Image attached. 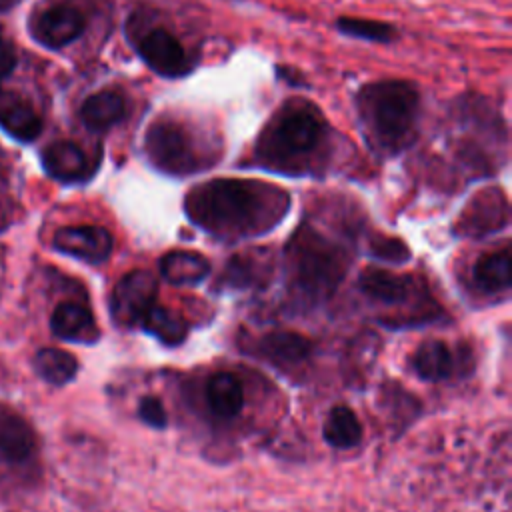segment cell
<instances>
[{
  "label": "cell",
  "mask_w": 512,
  "mask_h": 512,
  "mask_svg": "<svg viewBox=\"0 0 512 512\" xmlns=\"http://www.w3.org/2000/svg\"><path fill=\"white\" fill-rule=\"evenodd\" d=\"M34 428L18 412L0 408V458L8 464H24L36 452Z\"/></svg>",
  "instance_id": "16"
},
{
  "label": "cell",
  "mask_w": 512,
  "mask_h": 512,
  "mask_svg": "<svg viewBox=\"0 0 512 512\" xmlns=\"http://www.w3.org/2000/svg\"><path fill=\"white\" fill-rule=\"evenodd\" d=\"M288 206L290 198L284 190L238 178L204 182L186 196L190 220L222 236L262 234L282 220Z\"/></svg>",
  "instance_id": "1"
},
{
  "label": "cell",
  "mask_w": 512,
  "mask_h": 512,
  "mask_svg": "<svg viewBox=\"0 0 512 512\" xmlns=\"http://www.w3.org/2000/svg\"><path fill=\"white\" fill-rule=\"evenodd\" d=\"M158 268L166 282L176 286H192L200 284L208 276L210 262L192 250H172L160 258Z\"/></svg>",
  "instance_id": "21"
},
{
  "label": "cell",
  "mask_w": 512,
  "mask_h": 512,
  "mask_svg": "<svg viewBox=\"0 0 512 512\" xmlns=\"http://www.w3.org/2000/svg\"><path fill=\"white\" fill-rule=\"evenodd\" d=\"M336 28L344 36H352V38L366 40V42L388 44L396 38V28L390 26L388 22H380V20L342 16L336 20Z\"/></svg>",
  "instance_id": "27"
},
{
  "label": "cell",
  "mask_w": 512,
  "mask_h": 512,
  "mask_svg": "<svg viewBox=\"0 0 512 512\" xmlns=\"http://www.w3.org/2000/svg\"><path fill=\"white\" fill-rule=\"evenodd\" d=\"M256 348L266 360L278 366H296L310 358L314 344L310 338H306L300 332L276 330V332L264 334L258 340Z\"/></svg>",
  "instance_id": "17"
},
{
  "label": "cell",
  "mask_w": 512,
  "mask_h": 512,
  "mask_svg": "<svg viewBox=\"0 0 512 512\" xmlns=\"http://www.w3.org/2000/svg\"><path fill=\"white\" fill-rule=\"evenodd\" d=\"M22 0H0V14H6L10 12L12 8H16Z\"/></svg>",
  "instance_id": "31"
},
{
  "label": "cell",
  "mask_w": 512,
  "mask_h": 512,
  "mask_svg": "<svg viewBox=\"0 0 512 512\" xmlns=\"http://www.w3.org/2000/svg\"><path fill=\"white\" fill-rule=\"evenodd\" d=\"M16 64H18V56H16L14 44L4 36H0V80L8 78L14 72Z\"/></svg>",
  "instance_id": "30"
},
{
  "label": "cell",
  "mask_w": 512,
  "mask_h": 512,
  "mask_svg": "<svg viewBox=\"0 0 512 512\" xmlns=\"http://www.w3.org/2000/svg\"><path fill=\"white\" fill-rule=\"evenodd\" d=\"M362 294L386 306H398L414 300L420 292V282L408 274H394L380 268H368L358 278Z\"/></svg>",
  "instance_id": "13"
},
{
  "label": "cell",
  "mask_w": 512,
  "mask_h": 512,
  "mask_svg": "<svg viewBox=\"0 0 512 512\" xmlns=\"http://www.w3.org/2000/svg\"><path fill=\"white\" fill-rule=\"evenodd\" d=\"M506 222L508 206L500 190H484L470 202L468 210L462 214L464 230L470 234H488L506 226Z\"/></svg>",
  "instance_id": "18"
},
{
  "label": "cell",
  "mask_w": 512,
  "mask_h": 512,
  "mask_svg": "<svg viewBox=\"0 0 512 512\" xmlns=\"http://www.w3.org/2000/svg\"><path fill=\"white\" fill-rule=\"evenodd\" d=\"M370 252L378 260H388V262H402V260L410 258V252L406 250V246L400 240H394V238H376V240H372Z\"/></svg>",
  "instance_id": "29"
},
{
  "label": "cell",
  "mask_w": 512,
  "mask_h": 512,
  "mask_svg": "<svg viewBox=\"0 0 512 512\" xmlns=\"http://www.w3.org/2000/svg\"><path fill=\"white\" fill-rule=\"evenodd\" d=\"M156 278L146 270L124 274L110 294V316L118 326H136L156 304Z\"/></svg>",
  "instance_id": "8"
},
{
  "label": "cell",
  "mask_w": 512,
  "mask_h": 512,
  "mask_svg": "<svg viewBox=\"0 0 512 512\" xmlns=\"http://www.w3.org/2000/svg\"><path fill=\"white\" fill-rule=\"evenodd\" d=\"M270 272L268 258L260 254H236L228 260L220 284L224 288H234V290H244V288H254L258 286Z\"/></svg>",
  "instance_id": "22"
},
{
  "label": "cell",
  "mask_w": 512,
  "mask_h": 512,
  "mask_svg": "<svg viewBox=\"0 0 512 512\" xmlns=\"http://www.w3.org/2000/svg\"><path fill=\"white\" fill-rule=\"evenodd\" d=\"M40 162L44 172L62 184H80L92 178L96 172L98 160L90 158L88 152L72 140L50 142L42 154Z\"/></svg>",
  "instance_id": "11"
},
{
  "label": "cell",
  "mask_w": 512,
  "mask_h": 512,
  "mask_svg": "<svg viewBox=\"0 0 512 512\" xmlns=\"http://www.w3.org/2000/svg\"><path fill=\"white\" fill-rule=\"evenodd\" d=\"M42 116L20 92L0 86V128L16 142L30 144L42 132Z\"/></svg>",
  "instance_id": "12"
},
{
  "label": "cell",
  "mask_w": 512,
  "mask_h": 512,
  "mask_svg": "<svg viewBox=\"0 0 512 512\" xmlns=\"http://www.w3.org/2000/svg\"><path fill=\"white\" fill-rule=\"evenodd\" d=\"M458 364H460V360H458L456 352L442 340L422 342L412 356L414 372L422 380H428V382L448 380L456 372Z\"/></svg>",
  "instance_id": "19"
},
{
  "label": "cell",
  "mask_w": 512,
  "mask_h": 512,
  "mask_svg": "<svg viewBox=\"0 0 512 512\" xmlns=\"http://www.w3.org/2000/svg\"><path fill=\"white\" fill-rule=\"evenodd\" d=\"M332 128L306 100H290L274 112L254 142V164L284 174L320 168L330 152Z\"/></svg>",
  "instance_id": "2"
},
{
  "label": "cell",
  "mask_w": 512,
  "mask_h": 512,
  "mask_svg": "<svg viewBox=\"0 0 512 512\" xmlns=\"http://www.w3.org/2000/svg\"><path fill=\"white\" fill-rule=\"evenodd\" d=\"M206 404L222 420L236 418L244 406L242 382L232 372H216L206 380Z\"/></svg>",
  "instance_id": "20"
},
{
  "label": "cell",
  "mask_w": 512,
  "mask_h": 512,
  "mask_svg": "<svg viewBox=\"0 0 512 512\" xmlns=\"http://www.w3.org/2000/svg\"><path fill=\"white\" fill-rule=\"evenodd\" d=\"M474 284L482 292H504L510 288V250L502 248L484 254L472 270Z\"/></svg>",
  "instance_id": "24"
},
{
  "label": "cell",
  "mask_w": 512,
  "mask_h": 512,
  "mask_svg": "<svg viewBox=\"0 0 512 512\" xmlns=\"http://www.w3.org/2000/svg\"><path fill=\"white\" fill-rule=\"evenodd\" d=\"M50 330L64 342L80 344H92L100 336L90 308L74 300H64L54 308L50 316Z\"/></svg>",
  "instance_id": "15"
},
{
  "label": "cell",
  "mask_w": 512,
  "mask_h": 512,
  "mask_svg": "<svg viewBox=\"0 0 512 512\" xmlns=\"http://www.w3.org/2000/svg\"><path fill=\"white\" fill-rule=\"evenodd\" d=\"M86 30V16L74 4H54L38 12L30 22V32L38 44L60 50L76 42Z\"/></svg>",
  "instance_id": "9"
},
{
  "label": "cell",
  "mask_w": 512,
  "mask_h": 512,
  "mask_svg": "<svg viewBox=\"0 0 512 512\" xmlns=\"http://www.w3.org/2000/svg\"><path fill=\"white\" fill-rule=\"evenodd\" d=\"M322 438L326 444L338 450H348L360 444L362 426L352 408L338 404L328 412V418L322 426Z\"/></svg>",
  "instance_id": "23"
},
{
  "label": "cell",
  "mask_w": 512,
  "mask_h": 512,
  "mask_svg": "<svg viewBox=\"0 0 512 512\" xmlns=\"http://www.w3.org/2000/svg\"><path fill=\"white\" fill-rule=\"evenodd\" d=\"M34 370L44 382L64 386L76 378L78 360L62 348H40L34 354Z\"/></svg>",
  "instance_id": "25"
},
{
  "label": "cell",
  "mask_w": 512,
  "mask_h": 512,
  "mask_svg": "<svg viewBox=\"0 0 512 512\" xmlns=\"http://www.w3.org/2000/svg\"><path fill=\"white\" fill-rule=\"evenodd\" d=\"M128 114L126 96L118 88H104L90 94L80 110V122L90 132H106L112 126L120 124Z\"/></svg>",
  "instance_id": "14"
},
{
  "label": "cell",
  "mask_w": 512,
  "mask_h": 512,
  "mask_svg": "<svg viewBox=\"0 0 512 512\" xmlns=\"http://www.w3.org/2000/svg\"><path fill=\"white\" fill-rule=\"evenodd\" d=\"M446 136L464 170L486 174L506 158L508 130L500 112L478 94H462L454 100Z\"/></svg>",
  "instance_id": "4"
},
{
  "label": "cell",
  "mask_w": 512,
  "mask_h": 512,
  "mask_svg": "<svg viewBox=\"0 0 512 512\" xmlns=\"http://www.w3.org/2000/svg\"><path fill=\"white\" fill-rule=\"evenodd\" d=\"M52 246L60 254L72 256L86 264H102L112 254L114 238L106 228L94 224L64 226L54 234Z\"/></svg>",
  "instance_id": "10"
},
{
  "label": "cell",
  "mask_w": 512,
  "mask_h": 512,
  "mask_svg": "<svg viewBox=\"0 0 512 512\" xmlns=\"http://www.w3.org/2000/svg\"><path fill=\"white\" fill-rule=\"evenodd\" d=\"M144 154L156 170L188 176L214 166L222 156V144L208 128L174 114H162L146 128Z\"/></svg>",
  "instance_id": "5"
},
{
  "label": "cell",
  "mask_w": 512,
  "mask_h": 512,
  "mask_svg": "<svg viewBox=\"0 0 512 512\" xmlns=\"http://www.w3.org/2000/svg\"><path fill=\"white\" fill-rule=\"evenodd\" d=\"M138 416L144 424L152 426V428H166L168 424V414L164 404L160 402V398L156 396H144L138 402Z\"/></svg>",
  "instance_id": "28"
},
{
  "label": "cell",
  "mask_w": 512,
  "mask_h": 512,
  "mask_svg": "<svg viewBox=\"0 0 512 512\" xmlns=\"http://www.w3.org/2000/svg\"><path fill=\"white\" fill-rule=\"evenodd\" d=\"M126 38L140 60L162 78H182L196 66L182 40L144 10L132 12L126 20Z\"/></svg>",
  "instance_id": "7"
},
{
  "label": "cell",
  "mask_w": 512,
  "mask_h": 512,
  "mask_svg": "<svg viewBox=\"0 0 512 512\" xmlns=\"http://www.w3.org/2000/svg\"><path fill=\"white\" fill-rule=\"evenodd\" d=\"M292 286L306 302L328 298L340 284L346 264L340 248L324 234L302 226L288 244Z\"/></svg>",
  "instance_id": "6"
},
{
  "label": "cell",
  "mask_w": 512,
  "mask_h": 512,
  "mask_svg": "<svg viewBox=\"0 0 512 512\" xmlns=\"http://www.w3.org/2000/svg\"><path fill=\"white\" fill-rule=\"evenodd\" d=\"M362 134L380 156H396L416 138L420 92L408 80L366 84L354 100Z\"/></svg>",
  "instance_id": "3"
},
{
  "label": "cell",
  "mask_w": 512,
  "mask_h": 512,
  "mask_svg": "<svg viewBox=\"0 0 512 512\" xmlns=\"http://www.w3.org/2000/svg\"><path fill=\"white\" fill-rule=\"evenodd\" d=\"M140 324L144 326V330L148 334H152L156 340H160L166 346L182 344L188 334L186 320L180 314H176L164 306H158V304H154L146 312V316L142 318Z\"/></svg>",
  "instance_id": "26"
}]
</instances>
